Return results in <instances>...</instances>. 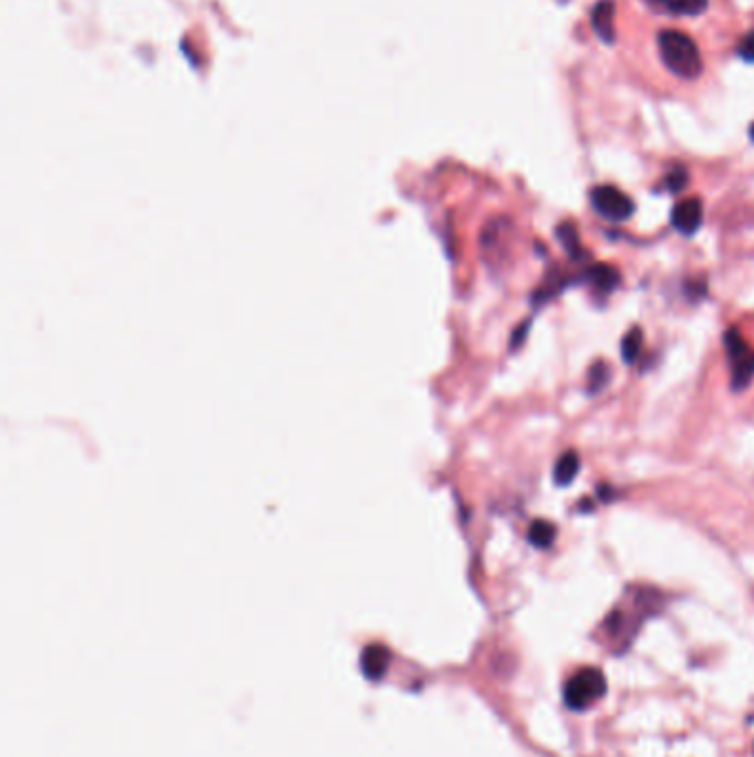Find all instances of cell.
I'll list each match as a JSON object with an SVG mask.
<instances>
[{
    "label": "cell",
    "mask_w": 754,
    "mask_h": 757,
    "mask_svg": "<svg viewBox=\"0 0 754 757\" xmlns=\"http://www.w3.org/2000/svg\"><path fill=\"white\" fill-rule=\"evenodd\" d=\"M591 204L600 213L602 217L611 222H624L633 215L635 204L626 193L620 191L618 187H611V184H602V187H595L591 191Z\"/></svg>",
    "instance_id": "277c9868"
},
{
    "label": "cell",
    "mask_w": 754,
    "mask_h": 757,
    "mask_svg": "<svg viewBox=\"0 0 754 757\" xmlns=\"http://www.w3.org/2000/svg\"><path fill=\"white\" fill-rule=\"evenodd\" d=\"M577 472H580V457H577V452H573V449H568V452H564L562 457L556 461V470H553V479H556L558 485L567 487L568 483L577 476Z\"/></svg>",
    "instance_id": "ba28073f"
},
{
    "label": "cell",
    "mask_w": 754,
    "mask_h": 757,
    "mask_svg": "<svg viewBox=\"0 0 754 757\" xmlns=\"http://www.w3.org/2000/svg\"><path fill=\"white\" fill-rule=\"evenodd\" d=\"M593 30L597 31V36L604 42L615 40V3L613 0H600V3L593 7L591 13Z\"/></svg>",
    "instance_id": "8992f818"
},
{
    "label": "cell",
    "mask_w": 754,
    "mask_h": 757,
    "mask_svg": "<svg viewBox=\"0 0 754 757\" xmlns=\"http://www.w3.org/2000/svg\"><path fill=\"white\" fill-rule=\"evenodd\" d=\"M606 693V678L600 669H580L564 687V702L573 711H585Z\"/></svg>",
    "instance_id": "7a4b0ae2"
},
{
    "label": "cell",
    "mask_w": 754,
    "mask_h": 757,
    "mask_svg": "<svg viewBox=\"0 0 754 757\" xmlns=\"http://www.w3.org/2000/svg\"><path fill=\"white\" fill-rule=\"evenodd\" d=\"M739 56L748 63H754V31H748L739 42Z\"/></svg>",
    "instance_id": "9a60e30c"
},
{
    "label": "cell",
    "mask_w": 754,
    "mask_h": 757,
    "mask_svg": "<svg viewBox=\"0 0 754 757\" xmlns=\"http://www.w3.org/2000/svg\"><path fill=\"white\" fill-rule=\"evenodd\" d=\"M648 3L666 9L672 16H699L708 7V0H648Z\"/></svg>",
    "instance_id": "52a82bcc"
},
{
    "label": "cell",
    "mask_w": 754,
    "mask_h": 757,
    "mask_svg": "<svg viewBox=\"0 0 754 757\" xmlns=\"http://www.w3.org/2000/svg\"><path fill=\"white\" fill-rule=\"evenodd\" d=\"M657 47L662 63L666 65L668 71L684 80L699 78L701 71H704V60H701L699 47L689 34L677 30L659 31Z\"/></svg>",
    "instance_id": "6da1fadb"
},
{
    "label": "cell",
    "mask_w": 754,
    "mask_h": 757,
    "mask_svg": "<svg viewBox=\"0 0 754 757\" xmlns=\"http://www.w3.org/2000/svg\"><path fill=\"white\" fill-rule=\"evenodd\" d=\"M529 541L533 543L535 547H549L556 541V525L547 523V520H535L529 527Z\"/></svg>",
    "instance_id": "30bf717a"
},
{
    "label": "cell",
    "mask_w": 754,
    "mask_h": 757,
    "mask_svg": "<svg viewBox=\"0 0 754 757\" xmlns=\"http://www.w3.org/2000/svg\"><path fill=\"white\" fill-rule=\"evenodd\" d=\"M609 377H611V370L604 361L593 363L591 370H589V392H593V395H595V392H600L602 387L609 383Z\"/></svg>",
    "instance_id": "7c38bea8"
},
{
    "label": "cell",
    "mask_w": 754,
    "mask_h": 757,
    "mask_svg": "<svg viewBox=\"0 0 754 757\" xmlns=\"http://www.w3.org/2000/svg\"><path fill=\"white\" fill-rule=\"evenodd\" d=\"M644 344V333L639 328H630L622 339V359L626 363H633L637 359L639 350Z\"/></svg>",
    "instance_id": "8fae6325"
},
{
    "label": "cell",
    "mask_w": 754,
    "mask_h": 757,
    "mask_svg": "<svg viewBox=\"0 0 754 757\" xmlns=\"http://www.w3.org/2000/svg\"><path fill=\"white\" fill-rule=\"evenodd\" d=\"M725 352L732 366V390H746L754 378V350L746 344L737 328H730L724 337Z\"/></svg>",
    "instance_id": "3957f363"
},
{
    "label": "cell",
    "mask_w": 754,
    "mask_h": 757,
    "mask_svg": "<svg viewBox=\"0 0 754 757\" xmlns=\"http://www.w3.org/2000/svg\"><path fill=\"white\" fill-rule=\"evenodd\" d=\"M558 235H559V239H562V244L567 246V248L573 253V257H576V253H580V239H577L576 226L562 224L558 229Z\"/></svg>",
    "instance_id": "4fadbf2b"
},
{
    "label": "cell",
    "mask_w": 754,
    "mask_h": 757,
    "mask_svg": "<svg viewBox=\"0 0 754 757\" xmlns=\"http://www.w3.org/2000/svg\"><path fill=\"white\" fill-rule=\"evenodd\" d=\"M686 182H689V173L684 171V169H675V171H671L666 175V188L671 193H680L686 188Z\"/></svg>",
    "instance_id": "5bb4252c"
},
{
    "label": "cell",
    "mask_w": 754,
    "mask_h": 757,
    "mask_svg": "<svg viewBox=\"0 0 754 757\" xmlns=\"http://www.w3.org/2000/svg\"><path fill=\"white\" fill-rule=\"evenodd\" d=\"M750 135H752V138H754V126H752V129H750Z\"/></svg>",
    "instance_id": "2e32d148"
},
{
    "label": "cell",
    "mask_w": 754,
    "mask_h": 757,
    "mask_svg": "<svg viewBox=\"0 0 754 757\" xmlns=\"http://www.w3.org/2000/svg\"><path fill=\"white\" fill-rule=\"evenodd\" d=\"M591 282L595 283V288H600V291L604 292L615 291L620 283L618 268L609 266V264H597V266L591 268Z\"/></svg>",
    "instance_id": "9c48e42d"
},
{
    "label": "cell",
    "mask_w": 754,
    "mask_h": 757,
    "mask_svg": "<svg viewBox=\"0 0 754 757\" xmlns=\"http://www.w3.org/2000/svg\"><path fill=\"white\" fill-rule=\"evenodd\" d=\"M701 220H704V206H701V202L697 200V197L680 202V204L672 208V226H675L680 233L695 235L697 229L701 226Z\"/></svg>",
    "instance_id": "5b68a950"
}]
</instances>
